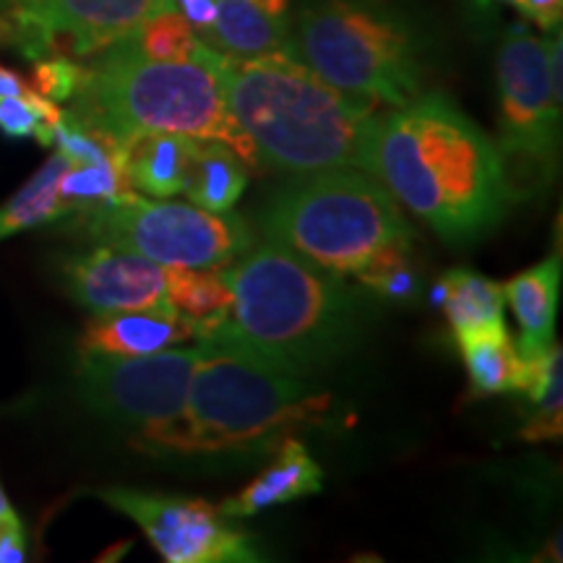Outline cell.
<instances>
[{
  "instance_id": "1",
  "label": "cell",
  "mask_w": 563,
  "mask_h": 563,
  "mask_svg": "<svg viewBox=\"0 0 563 563\" xmlns=\"http://www.w3.org/2000/svg\"><path fill=\"white\" fill-rule=\"evenodd\" d=\"M361 170L454 245L488 235L514 199L498 146L441 95L376 112Z\"/></svg>"
},
{
  "instance_id": "2",
  "label": "cell",
  "mask_w": 563,
  "mask_h": 563,
  "mask_svg": "<svg viewBox=\"0 0 563 563\" xmlns=\"http://www.w3.org/2000/svg\"><path fill=\"white\" fill-rule=\"evenodd\" d=\"M232 308L217 332L258 361L308 378L357 342L361 302L340 277L264 243L224 269Z\"/></svg>"
},
{
  "instance_id": "3",
  "label": "cell",
  "mask_w": 563,
  "mask_h": 563,
  "mask_svg": "<svg viewBox=\"0 0 563 563\" xmlns=\"http://www.w3.org/2000/svg\"><path fill=\"white\" fill-rule=\"evenodd\" d=\"M228 110L256 162L302 178L357 167L376 104L357 100L316 76L287 51L222 63Z\"/></svg>"
},
{
  "instance_id": "4",
  "label": "cell",
  "mask_w": 563,
  "mask_h": 563,
  "mask_svg": "<svg viewBox=\"0 0 563 563\" xmlns=\"http://www.w3.org/2000/svg\"><path fill=\"white\" fill-rule=\"evenodd\" d=\"M224 53L203 42L191 60H154L118 40L84 74L70 115L100 136L129 144L141 133L222 141L256 165L222 91Z\"/></svg>"
},
{
  "instance_id": "5",
  "label": "cell",
  "mask_w": 563,
  "mask_h": 563,
  "mask_svg": "<svg viewBox=\"0 0 563 563\" xmlns=\"http://www.w3.org/2000/svg\"><path fill=\"white\" fill-rule=\"evenodd\" d=\"M191 378L180 418L141 441L154 452H243L290 439L302 426H321L332 412L329 394L316 391L308 378L272 368L209 334Z\"/></svg>"
},
{
  "instance_id": "6",
  "label": "cell",
  "mask_w": 563,
  "mask_h": 563,
  "mask_svg": "<svg viewBox=\"0 0 563 563\" xmlns=\"http://www.w3.org/2000/svg\"><path fill=\"white\" fill-rule=\"evenodd\" d=\"M258 228L269 243L336 277L361 274L384 251L412 243L394 196L357 167L302 175L266 203Z\"/></svg>"
},
{
  "instance_id": "7",
  "label": "cell",
  "mask_w": 563,
  "mask_h": 563,
  "mask_svg": "<svg viewBox=\"0 0 563 563\" xmlns=\"http://www.w3.org/2000/svg\"><path fill=\"white\" fill-rule=\"evenodd\" d=\"M290 53L344 95L402 108L422 95V40L386 0H308L290 26Z\"/></svg>"
},
{
  "instance_id": "8",
  "label": "cell",
  "mask_w": 563,
  "mask_h": 563,
  "mask_svg": "<svg viewBox=\"0 0 563 563\" xmlns=\"http://www.w3.org/2000/svg\"><path fill=\"white\" fill-rule=\"evenodd\" d=\"M95 241L139 253L162 266L214 269L253 249V230L228 211L150 201L139 194L81 211Z\"/></svg>"
},
{
  "instance_id": "9",
  "label": "cell",
  "mask_w": 563,
  "mask_h": 563,
  "mask_svg": "<svg viewBox=\"0 0 563 563\" xmlns=\"http://www.w3.org/2000/svg\"><path fill=\"white\" fill-rule=\"evenodd\" d=\"M498 154L506 173L517 167L543 186L551 183L559 162L561 89L548 66V42L527 26L506 32L498 47Z\"/></svg>"
},
{
  "instance_id": "10",
  "label": "cell",
  "mask_w": 563,
  "mask_h": 563,
  "mask_svg": "<svg viewBox=\"0 0 563 563\" xmlns=\"http://www.w3.org/2000/svg\"><path fill=\"white\" fill-rule=\"evenodd\" d=\"M79 355L74 378L84 405L112 422L139 428L144 435L180 418L203 344L188 350L167 347L136 357L95 352Z\"/></svg>"
},
{
  "instance_id": "11",
  "label": "cell",
  "mask_w": 563,
  "mask_h": 563,
  "mask_svg": "<svg viewBox=\"0 0 563 563\" xmlns=\"http://www.w3.org/2000/svg\"><path fill=\"white\" fill-rule=\"evenodd\" d=\"M173 0H16L0 13V34L26 58L102 53Z\"/></svg>"
},
{
  "instance_id": "12",
  "label": "cell",
  "mask_w": 563,
  "mask_h": 563,
  "mask_svg": "<svg viewBox=\"0 0 563 563\" xmlns=\"http://www.w3.org/2000/svg\"><path fill=\"white\" fill-rule=\"evenodd\" d=\"M95 496L144 530L157 553L170 563L258 561L253 540L228 514L207 501L159 496L133 488H102Z\"/></svg>"
},
{
  "instance_id": "13",
  "label": "cell",
  "mask_w": 563,
  "mask_h": 563,
  "mask_svg": "<svg viewBox=\"0 0 563 563\" xmlns=\"http://www.w3.org/2000/svg\"><path fill=\"white\" fill-rule=\"evenodd\" d=\"M60 279L68 298L95 316L175 311L167 295V266L112 245L68 256Z\"/></svg>"
},
{
  "instance_id": "14",
  "label": "cell",
  "mask_w": 563,
  "mask_h": 563,
  "mask_svg": "<svg viewBox=\"0 0 563 563\" xmlns=\"http://www.w3.org/2000/svg\"><path fill=\"white\" fill-rule=\"evenodd\" d=\"M196 327L178 311L100 313L89 321L79 340V352L136 357L194 340Z\"/></svg>"
},
{
  "instance_id": "15",
  "label": "cell",
  "mask_w": 563,
  "mask_h": 563,
  "mask_svg": "<svg viewBox=\"0 0 563 563\" xmlns=\"http://www.w3.org/2000/svg\"><path fill=\"white\" fill-rule=\"evenodd\" d=\"M323 473L308 449L300 441H282L277 460L264 470L256 481L224 501L220 509L228 517H253V514L272 509V506L290 504L295 498L321 493Z\"/></svg>"
},
{
  "instance_id": "16",
  "label": "cell",
  "mask_w": 563,
  "mask_h": 563,
  "mask_svg": "<svg viewBox=\"0 0 563 563\" xmlns=\"http://www.w3.org/2000/svg\"><path fill=\"white\" fill-rule=\"evenodd\" d=\"M217 19L207 45L230 58H258L290 47L287 13L274 11L266 0H214Z\"/></svg>"
},
{
  "instance_id": "17",
  "label": "cell",
  "mask_w": 563,
  "mask_h": 563,
  "mask_svg": "<svg viewBox=\"0 0 563 563\" xmlns=\"http://www.w3.org/2000/svg\"><path fill=\"white\" fill-rule=\"evenodd\" d=\"M506 302L511 306L519 323V355L538 357L553 344L555 313L561 295V258L548 256L532 269L517 274L504 287Z\"/></svg>"
},
{
  "instance_id": "18",
  "label": "cell",
  "mask_w": 563,
  "mask_h": 563,
  "mask_svg": "<svg viewBox=\"0 0 563 563\" xmlns=\"http://www.w3.org/2000/svg\"><path fill=\"white\" fill-rule=\"evenodd\" d=\"M196 141L183 133H141L123 146V165L133 191L152 199L183 194Z\"/></svg>"
},
{
  "instance_id": "19",
  "label": "cell",
  "mask_w": 563,
  "mask_h": 563,
  "mask_svg": "<svg viewBox=\"0 0 563 563\" xmlns=\"http://www.w3.org/2000/svg\"><path fill=\"white\" fill-rule=\"evenodd\" d=\"M249 186L243 157L222 141L199 139L188 167L183 194L194 207L207 211H230Z\"/></svg>"
},
{
  "instance_id": "20",
  "label": "cell",
  "mask_w": 563,
  "mask_h": 563,
  "mask_svg": "<svg viewBox=\"0 0 563 563\" xmlns=\"http://www.w3.org/2000/svg\"><path fill=\"white\" fill-rule=\"evenodd\" d=\"M462 361L477 394L527 391L532 378V357L519 355L517 342L504 329L460 340Z\"/></svg>"
},
{
  "instance_id": "21",
  "label": "cell",
  "mask_w": 563,
  "mask_h": 563,
  "mask_svg": "<svg viewBox=\"0 0 563 563\" xmlns=\"http://www.w3.org/2000/svg\"><path fill=\"white\" fill-rule=\"evenodd\" d=\"M441 282L446 287L443 308H446L456 342L464 340V336L496 332V329L506 327V295L498 282L470 269H454L443 274Z\"/></svg>"
},
{
  "instance_id": "22",
  "label": "cell",
  "mask_w": 563,
  "mask_h": 563,
  "mask_svg": "<svg viewBox=\"0 0 563 563\" xmlns=\"http://www.w3.org/2000/svg\"><path fill=\"white\" fill-rule=\"evenodd\" d=\"M167 295L175 311L194 323L199 340L217 332L230 319L232 295L220 266L214 269L167 266Z\"/></svg>"
},
{
  "instance_id": "23",
  "label": "cell",
  "mask_w": 563,
  "mask_h": 563,
  "mask_svg": "<svg viewBox=\"0 0 563 563\" xmlns=\"http://www.w3.org/2000/svg\"><path fill=\"white\" fill-rule=\"evenodd\" d=\"M68 165L70 162L60 152H55L32 175L30 183L0 207V241L9 235H16L21 230L37 228L42 222L60 220L63 209L58 201V183L60 175L68 170Z\"/></svg>"
},
{
  "instance_id": "24",
  "label": "cell",
  "mask_w": 563,
  "mask_h": 563,
  "mask_svg": "<svg viewBox=\"0 0 563 563\" xmlns=\"http://www.w3.org/2000/svg\"><path fill=\"white\" fill-rule=\"evenodd\" d=\"M136 194L125 175L123 159L108 162H70L68 170L60 175L58 201L63 217L100 207L108 201H121Z\"/></svg>"
},
{
  "instance_id": "25",
  "label": "cell",
  "mask_w": 563,
  "mask_h": 563,
  "mask_svg": "<svg viewBox=\"0 0 563 563\" xmlns=\"http://www.w3.org/2000/svg\"><path fill=\"white\" fill-rule=\"evenodd\" d=\"M561 347L551 344L543 355L532 357L530 389L525 394L532 402V418L525 428L527 441H553L561 435L563 418V368Z\"/></svg>"
},
{
  "instance_id": "26",
  "label": "cell",
  "mask_w": 563,
  "mask_h": 563,
  "mask_svg": "<svg viewBox=\"0 0 563 563\" xmlns=\"http://www.w3.org/2000/svg\"><path fill=\"white\" fill-rule=\"evenodd\" d=\"M123 42L154 60H191L203 45L178 9L154 13L131 34H125Z\"/></svg>"
},
{
  "instance_id": "27",
  "label": "cell",
  "mask_w": 563,
  "mask_h": 563,
  "mask_svg": "<svg viewBox=\"0 0 563 563\" xmlns=\"http://www.w3.org/2000/svg\"><path fill=\"white\" fill-rule=\"evenodd\" d=\"M357 277L389 300H412L420 290V279L410 264V243L384 251Z\"/></svg>"
},
{
  "instance_id": "28",
  "label": "cell",
  "mask_w": 563,
  "mask_h": 563,
  "mask_svg": "<svg viewBox=\"0 0 563 563\" xmlns=\"http://www.w3.org/2000/svg\"><path fill=\"white\" fill-rule=\"evenodd\" d=\"M84 74H87V68L76 66L66 55H53V58L37 60L32 89L53 102L74 100L84 84Z\"/></svg>"
},
{
  "instance_id": "29",
  "label": "cell",
  "mask_w": 563,
  "mask_h": 563,
  "mask_svg": "<svg viewBox=\"0 0 563 563\" xmlns=\"http://www.w3.org/2000/svg\"><path fill=\"white\" fill-rule=\"evenodd\" d=\"M26 561V532L19 517L0 522V563Z\"/></svg>"
},
{
  "instance_id": "30",
  "label": "cell",
  "mask_w": 563,
  "mask_h": 563,
  "mask_svg": "<svg viewBox=\"0 0 563 563\" xmlns=\"http://www.w3.org/2000/svg\"><path fill=\"white\" fill-rule=\"evenodd\" d=\"M517 9L522 11L527 19L534 21L540 30L553 32V30H559V24H561L563 0H519Z\"/></svg>"
},
{
  "instance_id": "31",
  "label": "cell",
  "mask_w": 563,
  "mask_h": 563,
  "mask_svg": "<svg viewBox=\"0 0 563 563\" xmlns=\"http://www.w3.org/2000/svg\"><path fill=\"white\" fill-rule=\"evenodd\" d=\"M175 9L183 13V19L191 24L196 34H209L217 19L214 0H173Z\"/></svg>"
},
{
  "instance_id": "32",
  "label": "cell",
  "mask_w": 563,
  "mask_h": 563,
  "mask_svg": "<svg viewBox=\"0 0 563 563\" xmlns=\"http://www.w3.org/2000/svg\"><path fill=\"white\" fill-rule=\"evenodd\" d=\"M11 517H16V511H13L9 496H5L3 485H0V522H5V519H11Z\"/></svg>"
},
{
  "instance_id": "33",
  "label": "cell",
  "mask_w": 563,
  "mask_h": 563,
  "mask_svg": "<svg viewBox=\"0 0 563 563\" xmlns=\"http://www.w3.org/2000/svg\"><path fill=\"white\" fill-rule=\"evenodd\" d=\"M13 3H16V0H0V13H3L5 9H11Z\"/></svg>"
},
{
  "instance_id": "34",
  "label": "cell",
  "mask_w": 563,
  "mask_h": 563,
  "mask_svg": "<svg viewBox=\"0 0 563 563\" xmlns=\"http://www.w3.org/2000/svg\"><path fill=\"white\" fill-rule=\"evenodd\" d=\"M498 3H509V5H519V0H498Z\"/></svg>"
}]
</instances>
